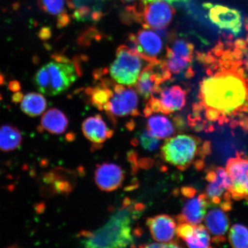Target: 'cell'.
Segmentation results:
<instances>
[{"mask_svg": "<svg viewBox=\"0 0 248 248\" xmlns=\"http://www.w3.org/2000/svg\"><path fill=\"white\" fill-rule=\"evenodd\" d=\"M143 204L124 200L123 206L114 212L106 224L94 232H80L78 237L86 248H110L133 246L132 224L141 215Z\"/></svg>", "mask_w": 248, "mask_h": 248, "instance_id": "cell-1", "label": "cell"}, {"mask_svg": "<svg viewBox=\"0 0 248 248\" xmlns=\"http://www.w3.org/2000/svg\"><path fill=\"white\" fill-rule=\"evenodd\" d=\"M202 92L207 106L224 114L231 113L241 106L247 95L244 80L232 74L204 79Z\"/></svg>", "mask_w": 248, "mask_h": 248, "instance_id": "cell-2", "label": "cell"}, {"mask_svg": "<svg viewBox=\"0 0 248 248\" xmlns=\"http://www.w3.org/2000/svg\"><path fill=\"white\" fill-rule=\"evenodd\" d=\"M210 152L209 142H203L194 136L179 135L166 140L161 148V156L164 162L180 170L193 165L200 170Z\"/></svg>", "mask_w": 248, "mask_h": 248, "instance_id": "cell-3", "label": "cell"}, {"mask_svg": "<svg viewBox=\"0 0 248 248\" xmlns=\"http://www.w3.org/2000/svg\"><path fill=\"white\" fill-rule=\"evenodd\" d=\"M43 67L44 94L55 96L66 91L82 73L78 60L51 62Z\"/></svg>", "mask_w": 248, "mask_h": 248, "instance_id": "cell-4", "label": "cell"}, {"mask_svg": "<svg viewBox=\"0 0 248 248\" xmlns=\"http://www.w3.org/2000/svg\"><path fill=\"white\" fill-rule=\"evenodd\" d=\"M143 61L134 49L122 45L117 49L116 58L107 71L114 82L132 87L137 82Z\"/></svg>", "mask_w": 248, "mask_h": 248, "instance_id": "cell-5", "label": "cell"}, {"mask_svg": "<svg viewBox=\"0 0 248 248\" xmlns=\"http://www.w3.org/2000/svg\"><path fill=\"white\" fill-rule=\"evenodd\" d=\"M116 82L113 92L103 111L113 123L117 118L140 115L139 110V96L136 90Z\"/></svg>", "mask_w": 248, "mask_h": 248, "instance_id": "cell-6", "label": "cell"}, {"mask_svg": "<svg viewBox=\"0 0 248 248\" xmlns=\"http://www.w3.org/2000/svg\"><path fill=\"white\" fill-rule=\"evenodd\" d=\"M206 195L210 206H219L226 212L232 209L231 182L226 170L212 167L207 170Z\"/></svg>", "mask_w": 248, "mask_h": 248, "instance_id": "cell-7", "label": "cell"}, {"mask_svg": "<svg viewBox=\"0 0 248 248\" xmlns=\"http://www.w3.org/2000/svg\"><path fill=\"white\" fill-rule=\"evenodd\" d=\"M186 102V93L181 86L173 85L161 89L146 101L143 110L145 117L151 114H170L181 110Z\"/></svg>", "mask_w": 248, "mask_h": 248, "instance_id": "cell-8", "label": "cell"}, {"mask_svg": "<svg viewBox=\"0 0 248 248\" xmlns=\"http://www.w3.org/2000/svg\"><path fill=\"white\" fill-rule=\"evenodd\" d=\"M171 75L164 67L162 60L148 64L141 71L136 82V92L146 102L162 89L164 82L170 79Z\"/></svg>", "mask_w": 248, "mask_h": 248, "instance_id": "cell-9", "label": "cell"}, {"mask_svg": "<svg viewBox=\"0 0 248 248\" xmlns=\"http://www.w3.org/2000/svg\"><path fill=\"white\" fill-rule=\"evenodd\" d=\"M128 41L130 47L134 49L147 63L160 60L158 57L163 50V42L155 31L142 28L137 33L130 34Z\"/></svg>", "mask_w": 248, "mask_h": 248, "instance_id": "cell-10", "label": "cell"}, {"mask_svg": "<svg viewBox=\"0 0 248 248\" xmlns=\"http://www.w3.org/2000/svg\"><path fill=\"white\" fill-rule=\"evenodd\" d=\"M182 193L187 199L181 215L176 217V221L192 225L200 224L206 216L207 208L211 206L206 194L197 195V191L191 187L182 188Z\"/></svg>", "mask_w": 248, "mask_h": 248, "instance_id": "cell-11", "label": "cell"}, {"mask_svg": "<svg viewBox=\"0 0 248 248\" xmlns=\"http://www.w3.org/2000/svg\"><path fill=\"white\" fill-rule=\"evenodd\" d=\"M231 179L232 199L248 202V157L238 156L231 158L226 167Z\"/></svg>", "mask_w": 248, "mask_h": 248, "instance_id": "cell-12", "label": "cell"}, {"mask_svg": "<svg viewBox=\"0 0 248 248\" xmlns=\"http://www.w3.org/2000/svg\"><path fill=\"white\" fill-rule=\"evenodd\" d=\"M193 50L191 43L183 39L175 40L166 47L165 60L162 61L163 66L170 75L183 72L191 63Z\"/></svg>", "mask_w": 248, "mask_h": 248, "instance_id": "cell-13", "label": "cell"}, {"mask_svg": "<svg viewBox=\"0 0 248 248\" xmlns=\"http://www.w3.org/2000/svg\"><path fill=\"white\" fill-rule=\"evenodd\" d=\"M203 7L209 9L210 20L219 29L230 31L235 36L239 35L243 27V19L237 9L210 3L204 4Z\"/></svg>", "mask_w": 248, "mask_h": 248, "instance_id": "cell-14", "label": "cell"}, {"mask_svg": "<svg viewBox=\"0 0 248 248\" xmlns=\"http://www.w3.org/2000/svg\"><path fill=\"white\" fill-rule=\"evenodd\" d=\"M175 13V9L164 0L148 2L141 18L142 28L153 30L166 28L171 22Z\"/></svg>", "mask_w": 248, "mask_h": 248, "instance_id": "cell-15", "label": "cell"}, {"mask_svg": "<svg viewBox=\"0 0 248 248\" xmlns=\"http://www.w3.org/2000/svg\"><path fill=\"white\" fill-rule=\"evenodd\" d=\"M94 178L100 190L109 192L121 187L124 180V173L117 164L104 163L97 166Z\"/></svg>", "mask_w": 248, "mask_h": 248, "instance_id": "cell-16", "label": "cell"}, {"mask_svg": "<svg viewBox=\"0 0 248 248\" xmlns=\"http://www.w3.org/2000/svg\"><path fill=\"white\" fill-rule=\"evenodd\" d=\"M147 225L155 241L163 243L175 241L178 225L172 217L166 215L150 217L147 219Z\"/></svg>", "mask_w": 248, "mask_h": 248, "instance_id": "cell-17", "label": "cell"}, {"mask_svg": "<svg viewBox=\"0 0 248 248\" xmlns=\"http://www.w3.org/2000/svg\"><path fill=\"white\" fill-rule=\"evenodd\" d=\"M176 234L185 241L190 248L210 247L211 237L206 226L192 225L186 222L178 223Z\"/></svg>", "mask_w": 248, "mask_h": 248, "instance_id": "cell-18", "label": "cell"}, {"mask_svg": "<svg viewBox=\"0 0 248 248\" xmlns=\"http://www.w3.org/2000/svg\"><path fill=\"white\" fill-rule=\"evenodd\" d=\"M82 129L83 135L96 147H100L114 133L100 114L87 118L82 124Z\"/></svg>", "mask_w": 248, "mask_h": 248, "instance_id": "cell-19", "label": "cell"}, {"mask_svg": "<svg viewBox=\"0 0 248 248\" xmlns=\"http://www.w3.org/2000/svg\"><path fill=\"white\" fill-rule=\"evenodd\" d=\"M211 209L204 217V222L209 233L213 236L215 243H221L226 239L229 228V219L226 211L219 206Z\"/></svg>", "mask_w": 248, "mask_h": 248, "instance_id": "cell-20", "label": "cell"}, {"mask_svg": "<svg viewBox=\"0 0 248 248\" xmlns=\"http://www.w3.org/2000/svg\"><path fill=\"white\" fill-rule=\"evenodd\" d=\"M69 126V119L63 111L57 108L46 111L40 122V130L52 135H61L66 132Z\"/></svg>", "mask_w": 248, "mask_h": 248, "instance_id": "cell-21", "label": "cell"}, {"mask_svg": "<svg viewBox=\"0 0 248 248\" xmlns=\"http://www.w3.org/2000/svg\"><path fill=\"white\" fill-rule=\"evenodd\" d=\"M148 117L147 130L155 138L169 139L175 134V126L169 118L162 114H154Z\"/></svg>", "mask_w": 248, "mask_h": 248, "instance_id": "cell-22", "label": "cell"}, {"mask_svg": "<svg viewBox=\"0 0 248 248\" xmlns=\"http://www.w3.org/2000/svg\"><path fill=\"white\" fill-rule=\"evenodd\" d=\"M23 142V136L16 127L12 125L0 126V151L9 153L16 150Z\"/></svg>", "mask_w": 248, "mask_h": 248, "instance_id": "cell-23", "label": "cell"}, {"mask_svg": "<svg viewBox=\"0 0 248 248\" xmlns=\"http://www.w3.org/2000/svg\"><path fill=\"white\" fill-rule=\"evenodd\" d=\"M46 100L44 96L38 93H30L24 96L21 102V109L27 115L35 117L44 113Z\"/></svg>", "mask_w": 248, "mask_h": 248, "instance_id": "cell-24", "label": "cell"}, {"mask_svg": "<svg viewBox=\"0 0 248 248\" xmlns=\"http://www.w3.org/2000/svg\"><path fill=\"white\" fill-rule=\"evenodd\" d=\"M229 239L232 247L248 248V229L241 224L234 225L229 232Z\"/></svg>", "mask_w": 248, "mask_h": 248, "instance_id": "cell-25", "label": "cell"}, {"mask_svg": "<svg viewBox=\"0 0 248 248\" xmlns=\"http://www.w3.org/2000/svg\"><path fill=\"white\" fill-rule=\"evenodd\" d=\"M65 0H38L40 9L49 15L58 16L63 13Z\"/></svg>", "mask_w": 248, "mask_h": 248, "instance_id": "cell-26", "label": "cell"}, {"mask_svg": "<svg viewBox=\"0 0 248 248\" xmlns=\"http://www.w3.org/2000/svg\"><path fill=\"white\" fill-rule=\"evenodd\" d=\"M137 142L144 150L150 152L156 150L160 144V140L152 135L148 130L140 133Z\"/></svg>", "mask_w": 248, "mask_h": 248, "instance_id": "cell-27", "label": "cell"}, {"mask_svg": "<svg viewBox=\"0 0 248 248\" xmlns=\"http://www.w3.org/2000/svg\"><path fill=\"white\" fill-rule=\"evenodd\" d=\"M97 10H101L98 5H95L93 7H90L88 5L80 6V7L76 8L73 14V18L79 22L92 21V14L93 12Z\"/></svg>", "mask_w": 248, "mask_h": 248, "instance_id": "cell-28", "label": "cell"}, {"mask_svg": "<svg viewBox=\"0 0 248 248\" xmlns=\"http://www.w3.org/2000/svg\"><path fill=\"white\" fill-rule=\"evenodd\" d=\"M71 22V18L66 11L58 16L57 27L58 29H62L69 25Z\"/></svg>", "mask_w": 248, "mask_h": 248, "instance_id": "cell-29", "label": "cell"}, {"mask_svg": "<svg viewBox=\"0 0 248 248\" xmlns=\"http://www.w3.org/2000/svg\"><path fill=\"white\" fill-rule=\"evenodd\" d=\"M143 248H179V245L177 241H173L170 242V243H155L153 244H148L142 245L140 246Z\"/></svg>", "mask_w": 248, "mask_h": 248, "instance_id": "cell-30", "label": "cell"}, {"mask_svg": "<svg viewBox=\"0 0 248 248\" xmlns=\"http://www.w3.org/2000/svg\"><path fill=\"white\" fill-rule=\"evenodd\" d=\"M38 35L39 38L43 41H46V40L50 39L52 36L51 28L48 27L42 28L39 31Z\"/></svg>", "mask_w": 248, "mask_h": 248, "instance_id": "cell-31", "label": "cell"}, {"mask_svg": "<svg viewBox=\"0 0 248 248\" xmlns=\"http://www.w3.org/2000/svg\"><path fill=\"white\" fill-rule=\"evenodd\" d=\"M9 89L12 92H19L21 89L20 83L16 80H11L8 84Z\"/></svg>", "mask_w": 248, "mask_h": 248, "instance_id": "cell-32", "label": "cell"}, {"mask_svg": "<svg viewBox=\"0 0 248 248\" xmlns=\"http://www.w3.org/2000/svg\"><path fill=\"white\" fill-rule=\"evenodd\" d=\"M51 58L52 60L58 62H69L71 61V60L66 57V56L60 53H55L51 55Z\"/></svg>", "mask_w": 248, "mask_h": 248, "instance_id": "cell-33", "label": "cell"}, {"mask_svg": "<svg viewBox=\"0 0 248 248\" xmlns=\"http://www.w3.org/2000/svg\"><path fill=\"white\" fill-rule=\"evenodd\" d=\"M24 96L23 93L21 92H15L12 96V102L17 104L22 101Z\"/></svg>", "mask_w": 248, "mask_h": 248, "instance_id": "cell-34", "label": "cell"}, {"mask_svg": "<svg viewBox=\"0 0 248 248\" xmlns=\"http://www.w3.org/2000/svg\"><path fill=\"white\" fill-rule=\"evenodd\" d=\"M147 2H150L151 1H154V0H145ZM164 1L169 2L170 4L173 5L176 4V3L179 2H185L187 1V0H164Z\"/></svg>", "mask_w": 248, "mask_h": 248, "instance_id": "cell-35", "label": "cell"}, {"mask_svg": "<svg viewBox=\"0 0 248 248\" xmlns=\"http://www.w3.org/2000/svg\"><path fill=\"white\" fill-rule=\"evenodd\" d=\"M5 83V77L2 73H0V86L4 85Z\"/></svg>", "mask_w": 248, "mask_h": 248, "instance_id": "cell-36", "label": "cell"}, {"mask_svg": "<svg viewBox=\"0 0 248 248\" xmlns=\"http://www.w3.org/2000/svg\"><path fill=\"white\" fill-rule=\"evenodd\" d=\"M2 100V96L1 94V93H0V102H1Z\"/></svg>", "mask_w": 248, "mask_h": 248, "instance_id": "cell-37", "label": "cell"}, {"mask_svg": "<svg viewBox=\"0 0 248 248\" xmlns=\"http://www.w3.org/2000/svg\"><path fill=\"white\" fill-rule=\"evenodd\" d=\"M126 1H131L132 0H125Z\"/></svg>", "mask_w": 248, "mask_h": 248, "instance_id": "cell-38", "label": "cell"}]
</instances>
